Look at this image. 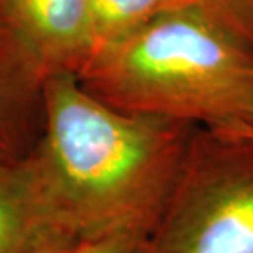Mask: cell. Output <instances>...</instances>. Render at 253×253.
Returning <instances> with one entry per match:
<instances>
[{"mask_svg":"<svg viewBox=\"0 0 253 253\" xmlns=\"http://www.w3.org/2000/svg\"><path fill=\"white\" fill-rule=\"evenodd\" d=\"M196 128L115 109L76 74L44 79L42 133L30 158L63 234L79 244L120 235L150 239Z\"/></svg>","mask_w":253,"mask_h":253,"instance_id":"obj_1","label":"cell"},{"mask_svg":"<svg viewBox=\"0 0 253 253\" xmlns=\"http://www.w3.org/2000/svg\"><path fill=\"white\" fill-rule=\"evenodd\" d=\"M78 79L125 112L253 131V48L199 0L99 48Z\"/></svg>","mask_w":253,"mask_h":253,"instance_id":"obj_2","label":"cell"},{"mask_svg":"<svg viewBox=\"0 0 253 253\" xmlns=\"http://www.w3.org/2000/svg\"><path fill=\"white\" fill-rule=\"evenodd\" d=\"M153 253H253V131L204 128L155 232Z\"/></svg>","mask_w":253,"mask_h":253,"instance_id":"obj_3","label":"cell"},{"mask_svg":"<svg viewBox=\"0 0 253 253\" xmlns=\"http://www.w3.org/2000/svg\"><path fill=\"white\" fill-rule=\"evenodd\" d=\"M0 27L43 79L78 76L94 53V0H0Z\"/></svg>","mask_w":253,"mask_h":253,"instance_id":"obj_4","label":"cell"},{"mask_svg":"<svg viewBox=\"0 0 253 253\" xmlns=\"http://www.w3.org/2000/svg\"><path fill=\"white\" fill-rule=\"evenodd\" d=\"M59 239L69 237L58 224L30 153L0 161V253H38Z\"/></svg>","mask_w":253,"mask_h":253,"instance_id":"obj_5","label":"cell"},{"mask_svg":"<svg viewBox=\"0 0 253 253\" xmlns=\"http://www.w3.org/2000/svg\"><path fill=\"white\" fill-rule=\"evenodd\" d=\"M43 76L0 27V161L25 158L42 133Z\"/></svg>","mask_w":253,"mask_h":253,"instance_id":"obj_6","label":"cell"},{"mask_svg":"<svg viewBox=\"0 0 253 253\" xmlns=\"http://www.w3.org/2000/svg\"><path fill=\"white\" fill-rule=\"evenodd\" d=\"M189 2L194 0H94V53L151 18Z\"/></svg>","mask_w":253,"mask_h":253,"instance_id":"obj_7","label":"cell"},{"mask_svg":"<svg viewBox=\"0 0 253 253\" xmlns=\"http://www.w3.org/2000/svg\"><path fill=\"white\" fill-rule=\"evenodd\" d=\"M227 28L253 48V0H199Z\"/></svg>","mask_w":253,"mask_h":253,"instance_id":"obj_8","label":"cell"},{"mask_svg":"<svg viewBox=\"0 0 253 253\" xmlns=\"http://www.w3.org/2000/svg\"><path fill=\"white\" fill-rule=\"evenodd\" d=\"M74 253H153L148 237L120 235L97 242H83Z\"/></svg>","mask_w":253,"mask_h":253,"instance_id":"obj_9","label":"cell"},{"mask_svg":"<svg viewBox=\"0 0 253 253\" xmlns=\"http://www.w3.org/2000/svg\"><path fill=\"white\" fill-rule=\"evenodd\" d=\"M79 245V242L71 240V239H59L51 242L44 249H42L38 253H74L76 247Z\"/></svg>","mask_w":253,"mask_h":253,"instance_id":"obj_10","label":"cell"}]
</instances>
